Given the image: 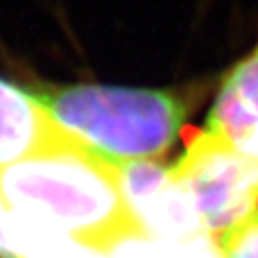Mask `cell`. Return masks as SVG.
Wrapping results in <instances>:
<instances>
[{
    "label": "cell",
    "instance_id": "1",
    "mask_svg": "<svg viewBox=\"0 0 258 258\" xmlns=\"http://www.w3.org/2000/svg\"><path fill=\"white\" fill-rule=\"evenodd\" d=\"M0 195L32 227L104 254L152 238L129 206L120 168L80 138L0 168Z\"/></svg>",
    "mask_w": 258,
    "mask_h": 258
},
{
    "label": "cell",
    "instance_id": "2",
    "mask_svg": "<svg viewBox=\"0 0 258 258\" xmlns=\"http://www.w3.org/2000/svg\"><path fill=\"white\" fill-rule=\"evenodd\" d=\"M209 86L211 82L181 89L63 84L43 86L34 93L66 132L120 168L163 156L181 136Z\"/></svg>",
    "mask_w": 258,
    "mask_h": 258
},
{
    "label": "cell",
    "instance_id": "3",
    "mask_svg": "<svg viewBox=\"0 0 258 258\" xmlns=\"http://www.w3.org/2000/svg\"><path fill=\"white\" fill-rule=\"evenodd\" d=\"M170 174L211 238L258 211V156L206 129L190 132Z\"/></svg>",
    "mask_w": 258,
    "mask_h": 258
},
{
    "label": "cell",
    "instance_id": "4",
    "mask_svg": "<svg viewBox=\"0 0 258 258\" xmlns=\"http://www.w3.org/2000/svg\"><path fill=\"white\" fill-rule=\"evenodd\" d=\"M120 183L134 215L152 238L177 245L197 236H209L170 174V165L156 161L120 165Z\"/></svg>",
    "mask_w": 258,
    "mask_h": 258
},
{
    "label": "cell",
    "instance_id": "5",
    "mask_svg": "<svg viewBox=\"0 0 258 258\" xmlns=\"http://www.w3.org/2000/svg\"><path fill=\"white\" fill-rule=\"evenodd\" d=\"M73 141L75 136L50 116L34 91L0 77V168Z\"/></svg>",
    "mask_w": 258,
    "mask_h": 258
},
{
    "label": "cell",
    "instance_id": "6",
    "mask_svg": "<svg viewBox=\"0 0 258 258\" xmlns=\"http://www.w3.org/2000/svg\"><path fill=\"white\" fill-rule=\"evenodd\" d=\"M204 129L240 150L251 141L258 129V45L224 75Z\"/></svg>",
    "mask_w": 258,
    "mask_h": 258
},
{
    "label": "cell",
    "instance_id": "7",
    "mask_svg": "<svg viewBox=\"0 0 258 258\" xmlns=\"http://www.w3.org/2000/svg\"><path fill=\"white\" fill-rule=\"evenodd\" d=\"M23 224V258H109L111 254L77 245L61 236L48 233L43 229L32 227L30 222L21 220Z\"/></svg>",
    "mask_w": 258,
    "mask_h": 258
},
{
    "label": "cell",
    "instance_id": "8",
    "mask_svg": "<svg viewBox=\"0 0 258 258\" xmlns=\"http://www.w3.org/2000/svg\"><path fill=\"white\" fill-rule=\"evenodd\" d=\"M213 245L222 258H258V211L213 236Z\"/></svg>",
    "mask_w": 258,
    "mask_h": 258
},
{
    "label": "cell",
    "instance_id": "9",
    "mask_svg": "<svg viewBox=\"0 0 258 258\" xmlns=\"http://www.w3.org/2000/svg\"><path fill=\"white\" fill-rule=\"evenodd\" d=\"M0 258H23V224L0 195Z\"/></svg>",
    "mask_w": 258,
    "mask_h": 258
},
{
    "label": "cell",
    "instance_id": "10",
    "mask_svg": "<svg viewBox=\"0 0 258 258\" xmlns=\"http://www.w3.org/2000/svg\"><path fill=\"white\" fill-rule=\"evenodd\" d=\"M165 254L168 256H163V258H222L218 254V249H215L211 236H197L192 240L177 242Z\"/></svg>",
    "mask_w": 258,
    "mask_h": 258
},
{
    "label": "cell",
    "instance_id": "11",
    "mask_svg": "<svg viewBox=\"0 0 258 258\" xmlns=\"http://www.w3.org/2000/svg\"><path fill=\"white\" fill-rule=\"evenodd\" d=\"M141 258H145V256H143V254H141ZM154 258H163V256H161V254H159V256H154Z\"/></svg>",
    "mask_w": 258,
    "mask_h": 258
}]
</instances>
